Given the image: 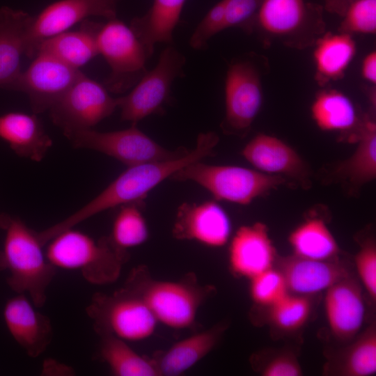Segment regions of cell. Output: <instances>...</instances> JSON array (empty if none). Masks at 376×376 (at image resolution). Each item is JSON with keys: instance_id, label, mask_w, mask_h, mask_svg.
<instances>
[{"instance_id": "6da1fadb", "label": "cell", "mask_w": 376, "mask_h": 376, "mask_svg": "<svg viewBox=\"0 0 376 376\" xmlns=\"http://www.w3.org/2000/svg\"><path fill=\"white\" fill-rule=\"evenodd\" d=\"M122 288L140 298L158 322L173 329L194 324L200 307L215 291L200 283L194 274L175 281L156 280L144 266L134 267Z\"/></svg>"}, {"instance_id": "7a4b0ae2", "label": "cell", "mask_w": 376, "mask_h": 376, "mask_svg": "<svg viewBox=\"0 0 376 376\" xmlns=\"http://www.w3.org/2000/svg\"><path fill=\"white\" fill-rule=\"evenodd\" d=\"M0 250V271H7L8 287L29 297L37 307L47 301V288L56 269L49 262L37 231L19 217H11Z\"/></svg>"}, {"instance_id": "3957f363", "label": "cell", "mask_w": 376, "mask_h": 376, "mask_svg": "<svg viewBox=\"0 0 376 376\" xmlns=\"http://www.w3.org/2000/svg\"><path fill=\"white\" fill-rule=\"evenodd\" d=\"M47 243L45 255L56 269L77 271L94 285L115 282L129 258L127 251L115 245L109 236L95 240L73 228L63 230Z\"/></svg>"}, {"instance_id": "277c9868", "label": "cell", "mask_w": 376, "mask_h": 376, "mask_svg": "<svg viewBox=\"0 0 376 376\" xmlns=\"http://www.w3.org/2000/svg\"><path fill=\"white\" fill-rule=\"evenodd\" d=\"M296 49L313 46L325 29L323 7L306 0H263L253 31Z\"/></svg>"}, {"instance_id": "5b68a950", "label": "cell", "mask_w": 376, "mask_h": 376, "mask_svg": "<svg viewBox=\"0 0 376 376\" xmlns=\"http://www.w3.org/2000/svg\"><path fill=\"white\" fill-rule=\"evenodd\" d=\"M170 178L192 181L209 191L217 200L240 205L249 204L286 182L280 175L237 166L210 165L201 161L180 169Z\"/></svg>"}, {"instance_id": "8992f818", "label": "cell", "mask_w": 376, "mask_h": 376, "mask_svg": "<svg viewBox=\"0 0 376 376\" xmlns=\"http://www.w3.org/2000/svg\"><path fill=\"white\" fill-rule=\"evenodd\" d=\"M95 332L127 342L150 338L158 322L145 303L123 288L111 294L97 292L86 308Z\"/></svg>"}, {"instance_id": "52a82bcc", "label": "cell", "mask_w": 376, "mask_h": 376, "mask_svg": "<svg viewBox=\"0 0 376 376\" xmlns=\"http://www.w3.org/2000/svg\"><path fill=\"white\" fill-rule=\"evenodd\" d=\"M98 54L111 68L104 86L113 93H123L134 87L147 72L150 58L130 26L114 17L100 24L96 36Z\"/></svg>"}, {"instance_id": "ba28073f", "label": "cell", "mask_w": 376, "mask_h": 376, "mask_svg": "<svg viewBox=\"0 0 376 376\" xmlns=\"http://www.w3.org/2000/svg\"><path fill=\"white\" fill-rule=\"evenodd\" d=\"M184 55L169 45L160 54L156 65L143 76L126 95L116 98L121 119L137 125L142 119L160 113L170 98L174 80L183 75Z\"/></svg>"}, {"instance_id": "9c48e42d", "label": "cell", "mask_w": 376, "mask_h": 376, "mask_svg": "<svg viewBox=\"0 0 376 376\" xmlns=\"http://www.w3.org/2000/svg\"><path fill=\"white\" fill-rule=\"evenodd\" d=\"M76 148H86L112 157L127 166L178 157L187 149H166L140 130L136 125L122 130L98 132L93 129L64 134Z\"/></svg>"}, {"instance_id": "30bf717a", "label": "cell", "mask_w": 376, "mask_h": 376, "mask_svg": "<svg viewBox=\"0 0 376 376\" xmlns=\"http://www.w3.org/2000/svg\"><path fill=\"white\" fill-rule=\"evenodd\" d=\"M118 108L104 85L81 72L66 93L49 109L52 121L63 132L92 129Z\"/></svg>"}, {"instance_id": "8fae6325", "label": "cell", "mask_w": 376, "mask_h": 376, "mask_svg": "<svg viewBox=\"0 0 376 376\" xmlns=\"http://www.w3.org/2000/svg\"><path fill=\"white\" fill-rule=\"evenodd\" d=\"M263 92L259 68L249 58L232 61L225 79L226 112L221 124L228 134L244 136L263 104Z\"/></svg>"}, {"instance_id": "7c38bea8", "label": "cell", "mask_w": 376, "mask_h": 376, "mask_svg": "<svg viewBox=\"0 0 376 376\" xmlns=\"http://www.w3.org/2000/svg\"><path fill=\"white\" fill-rule=\"evenodd\" d=\"M29 67L5 88L25 93L34 113L49 109L70 88L81 71L38 52Z\"/></svg>"}, {"instance_id": "4fadbf2b", "label": "cell", "mask_w": 376, "mask_h": 376, "mask_svg": "<svg viewBox=\"0 0 376 376\" xmlns=\"http://www.w3.org/2000/svg\"><path fill=\"white\" fill-rule=\"evenodd\" d=\"M116 10L103 0H60L52 3L33 17L27 32L25 55L34 58L44 40L68 31L89 16L107 19L116 17Z\"/></svg>"}, {"instance_id": "5bb4252c", "label": "cell", "mask_w": 376, "mask_h": 376, "mask_svg": "<svg viewBox=\"0 0 376 376\" xmlns=\"http://www.w3.org/2000/svg\"><path fill=\"white\" fill-rule=\"evenodd\" d=\"M231 222L217 203H184L177 210L172 228L173 237L194 240L209 247H221L228 241Z\"/></svg>"}, {"instance_id": "9a60e30c", "label": "cell", "mask_w": 376, "mask_h": 376, "mask_svg": "<svg viewBox=\"0 0 376 376\" xmlns=\"http://www.w3.org/2000/svg\"><path fill=\"white\" fill-rule=\"evenodd\" d=\"M274 267L284 277L289 292L308 296L325 291L352 274L338 258L315 260L295 254L277 256Z\"/></svg>"}, {"instance_id": "2e32d148", "label": "cell", "mask_w": 376, "mask_h": 376, "mask_svg": "<svg viewBox=\"0 0 376 376\" xmlns=\"http://www.w3.org/2000/svg\"><path fill=\"white\" fill-rule=\"evenodd\" d=\"M324 306L332 335L339 340H352L364 320L365 305L362 286L350 274L325 290Z\"/></svg>"}, {"instance_id": "e0dca14e", "label": "cell", "mask_w": 376, "mask_h": 376, "mask_svg": "<svg viewBox=\"0 0 376 376\" xmlns=\"http://www.w3.org/2000/svg\"><path fill=\"white\" fill-rule=\"evenodd\" d=\"M24 294H17L6 302L3 316L8 331L30 357L44 353L53 337L49 319L36 310Z\"/></svg>"}, {"instance_id": "ac0fdd59", "label": "cell", "mask_w": 376, "mask_h": 376, "mask_svg": "<svg viewBox=\"0 0 376 376\" xmlns=\"http://www.w3.org/2000/svg\"><path fill=\"white\" fill-rule=\"evenodd\" d=\"M277 258L267 226L261 222L240 227L228 249L232 274L248 279L272 268Z\"/></svg>"}, {"instance_id": "d6986e66", "label": "cell", "mask_w": 376, "mask_h": 376, "mask_svg": "<svg viewBox=\"0 0 376 376\" xmlns=\"http://www.w3.org/2000/svg\"><path fill=\"white\" fill-rule=\"evenodd\" d=\"M242 155L260 171L308 183L309 170L299 154L281 139L260 134L243 148Z\"/></svg>"}, {"instance_id": "ffe728a7", "label": "cell", "mask_w": 376, "mask_h": 376, "mask_svg": "<svg viewBox=\"0 0 376 376\" xmlns=\"http://www.w3.org/2000/svg\"><path fill=\"white\" fill-rule=\"evenodd\" d=\"M0 138L19 157L40 162L52 146L36 113L8 112L0 116Z\"/></svg>"}, {"instance_id": "44dd1931", "label": "cell", "mask_w": 376, "mask_h": 376, "mask_svg": "<svg viewBox=\"0 0 376 376\" xmlns=\"http://www.w3.org/2000/svg\"><path fill=\"white\" fill-rule=\"evenodd\" d=\"M227 328L220 322L183 338L153 358L159 375H182L201 361L216 347Z\"/></svg>"}, {"instance_id": "7402d4cb", "label": "cell", "mask_w": 376, "mask_h": 376, "mask_svg": "<svg viewBox=\"0 0 376 376\" xmlns=\"http://www.w3.org/2000/svg\"><path fill=\"white\" fill-rule=\"evenodd\" d=\"M33 17L9 7L0 8V87L5 88L21 71L27 32Z\"/></svg>"}, {"instance_id": "603a6c76", "label": "cell", "mask_w": 376, "mask_h": 376, "mask_svg": "<svg viewBox=\"0 0 376 376\" xmlns=\"http://www.w3.org/2000/svg\"><path fill=\"white\" fill-rule=\"evenodd\" d=\"M186 0H154L143 16L134 18L130 28L144 47L149 58L157 43L171 44Z\"/></svg>"}, {"instance_id": "cb8c5ba5", "label": "cell", "mask_w": 376, "mask_h": 376, "mask_svg": "<svg viewBox=\"0 0 376 376\" xmlns=\"http://www.w3.org/2000/svg\"><path fill=\"white\" fill-rule=\"evenodd\" d=\"M313 46L315 79L321 86L343 77L357 52L352 36L340 31L324 33Z\"/></svg>"}, {"instance_id": "d4e9b609", "label": "cell", "mask_w": 376, "mask_h": 376, "mask_svg": "<svg viewBox=\"0 0 376 376\" xmlns=\"http://www.w3.org/2000/svg\"><path fill=\"white\" fill-rule=\"evenodd\" d=\"M100 23L84 19L79 29L64 31L44 40L37 54L43 52L79 70L98 54L95 36Z\"/></svg>"}, {"instance_id": "484cf974", "label": "cell", "mask_w": 376, "mask_h": 376, "mask_svg": "<svg viewBox=\"0 0 376 376\" xmlns=\"http://www.w3.org/2000/svg\"><path fill=\"white\" fill-rule=\"evenodd\" d=\"M311 111L313 120L324 131L345 132L362 123L351 99L336 89L317 93Z\"/></svg>"}, {"instance_id": "4316f807", "label": "cell", "mask_w": 376, "mask_h": 376, "mask_svg": "<svg viewBox=\"0 0 376 376\" xmlns=\"http://www.w3.org/2000/svg\"><path fill=\"white\" fill-rule=\"evenodd\" d=\"M358 146L353 155L340 163L336 173L354 186H361L376 177V125L362 122L358 130Z\"/></svg>"}, {"instance_id": "83f0119b", "label": "cell", "mask_w": 376, "mask_h": 376, "mask_svg": "<svg viewBox=\"0 0 376 376\" xmlns=\"http://www.w3.org/2000/svg\"><path fill=\"white\" fill-rule=\"evenodd\" d=\"M100 356L116 376H159L155 360L138 354L127 342L101 336Z\"/></svg>"}, {"instance_id": "f1b7e54d", "label": "cell", "mask_w": 376, "mask_h": 376, "mask_svg": "<svg viewBox=\"0 0 376 376\" xmlns=\"http://www.w3.org/2000/svg\"><path fill=\"white\" fill-rule=\"evenodd\" d=\"M327 373L341 376H370L376 373V326L373 322L339 354Z\"/></svg>"}, {"instance_id": "f546056e", "label": "cell", "mask_w": 376, "mask_h": 376, "mask_svg": "<svg viewBox=\"0 0 376 376\" xmlns=\"http://www.w3.org/2000/svg\"><path fill=\"white\" fill-rule=\"evenodd\" d=\"M288 241L293 254L302 258L329 260L338 258L340 252L336 239L319 219L303 222L291 232Z\"/></svg>"}, {"instance_id": "4dcf8cb0", "label": "cell", "mask_w": 376, "mask_h": 376, "mask_svg": "<svg viewBox=\"0 0 376 376\" xmlns=\"http://www.w3.org/2000/svg\"><path fill=\"white\" fill-rule=\"evenodd\" d=\"M143 205V203H132L120 206L109 236L118 247L127 251L148 239L149 230L141 210Z\"/></svg>"}, {"instance_id": "1f68e13d", "label": "cell", "mask_w": 376, "mask_h": 376, "mask_svg": "<svg viewBox=\"0 0 376 376\" xmlns=\"http://www.w3.org/2000/svg\"><path fill=\"white\" fill-rule=\"evenodd\" d=\"M312 308V296L288 292L267 307L268 320L274 329L292 333L304 327L311 315Z\"/></svg>"}, {"instance_id": "d6a6232c", "label": "cell", "mask_w": 376, "mask_h": 376, "mask_svg": "<svg viewBox=\"0 0 376 376\" xmlns=\"http://www.w3.org/2000/svg\"><path fill=\"white\" fill-rule=\"evenodd\" d=\"M249 281V295L256 306L267 308L289 292L284 277L274 267Z\"/></svg>"}, {"instance_id": "836d02e7", "label": "cell", "mask_w": 376, "mask_h": 376, "mask_svg": "<svg viewBox=\"0 0 376 376\" xmlns=\"http://www.w3.org/2000/svg\"><path fill=\"white\" fill-rule=\"evenodd\" d=\"M338 31L375 34L376 32V0H354L342 16Z\"/></svg>"}, {"instance_id": "e575fe53", "label": "cell", "mask_w": 376, "mask_h": 376, "mask_svg": "<svg viewBox=\"0 0 376 376\" xmlns=\"http://www.w3.org/2000/svg\"><path fill=\"white\" fill-rule=\"evenodd\" d=\"M359 281L370 299L376 301V246L373 240L366 241L354 256Z\"/></svg>"}, {"instance_id": "d590c367", "label": "cell", "mask_w": 376, "mask_h": 376, "mask_svg": "<svg viewBox=\"0 0 376 376\" xmlns=\"http://www.w3.org/2000/svg\"><path fill=\"white\" fill-rule=\"evenodd\" d=\"M225 1L217 3L198 23L189 39V45L194 49H203L207 42L215 34L224 30Z\"/></svg>"}, {"instance_id": "8d00e7d4", "label": "cell", "mask_w": 376, "mask_h": 376, "mask_svg": "<svg viewBox=\"0 0 376 376\" xmlns=\"http://www.w3.org/2000/svg\"><path fill=\"white\" fill-rule=\"evenodd\" d=\"M224 29L239 27L253 31L254 21L263 0H224Z\"/></svg>"}, {"instance_id": "74e56055", "label": "cell", "mask_w": 376, "mask_h": 376, "mask_svg": "<svg viewBox=\"0 0 376 376\" xmlns=\"http://www.w3.org/2000/svg\"><path fill=\"white\" fill-rule=\"evenodd\" d=\"M263 376H300L301 367L296 357L290 353H282L271 359L260 369Z\"/></svg>"}, {"instance_id": "f35d334b", "label": "cell", "mask_w": 376, "mask_h": 376, "mask_svg": "<svg viewBox=\"0 0 376 376\" xmlns=\"http://www.w3.org/2000/svg\"><path fill=\"white\" fill-rule=\"evenodd\" d=\"M361 76L372 84H376V52L372 51L363 59L361 63Z\"/></svg>"}, {"instance_id": "ab89813d", "label": "cell", "mask_w": 376, "mask_h": 376, "mask_svg": "<svg viewBox=\"0 0 376 376\" xmlns=\"http://www.w3.org/2000/svg\"><path fill=\"white\" fill-rule=\"evenodd\" d=\"M324 8L331 13L343 16L354 0H324Z\"/></svg>"}, {"instance_id": "60d3db41", "label": "cell", "mask_w": 376, "mask_h": 376, "mask_svg": "<svg viewBox=\"0 0 376 376\" xmlns=\"http://www.w3.org/2000/svg\"><path fill=\"white\" fill-rule=\"evenodd\" d=\"M10 215L5 213H0V230H6L11 219Z\"/></svg>"}, {"instance_id": "b9f144b4", "label": "cell", "mask_w": 376, "mask_h": 376, "mask_svg": "<svg viewBox=\"0 0 376 376\" xmlns=\"http://www.w3.org/2000/svg\"><path fill=\"white\" fill-rule=\"evenodd\" d=\"M103 1H104L105 2H107L111 6L116 8V3H117L118 0H103Z\"/></svg>"}]
</instances>
